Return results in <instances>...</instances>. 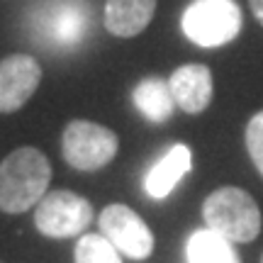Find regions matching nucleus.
<instances>
[{
    "instance_id": "f3484780",
    "label": "nucleus",
    "mask_w": 263,
    "mask_h": 263,
    "mask_svg": "<svg viewBox=\"0 0 263 263\" xmlns=\"http://www.w3.org/2000/svg\"><path fill=\"white\" fill-rule=\"evenodd\" d=\"M261 263H263V256H261Z\"/></svg>"
},
{
    "instance_id": "0eeeda50",
    "label": "nucleus",
    "mask_w": 263,
    "mask_h": 263,
    "mask_svg": "<svg viewBox=\"0 0 263 263\" xmlns=\"http://www.w3.org/2000/svg\"><path fill=\"white\" fill-rule=\"evenodd\" d=\"M100 234L127 258L144 261L154 254V234L132 207L127 205H107L100 212Z\"/></svg>"
},
{
    "instance_id": "1a4fd4ad",
    "label": "nucleus",
    "mask_w": 263,
    "mask_h": 263,
    "mask_svg": "<svg viewBox=\"0 0 263 263\" xmlns=\"http://www.w3.org/2000/svg\"><path fill=\"white\" fill-rule=\"evenodd\" d=\"M168 85L173 100L183 112L200 115L212 103L215 83H212V71L205 64H185L176 68L168 78Z\"/></svg>"
},
{
    "instance_id": "9b49d317",
    "label": "nucleus",
    "mask_w": 263,
    "mask_h": 263,
    "mask_svg": "<svg viewBox=\"0 0 263 263\" xmlns=\"http://www.w3.org/2000/svg\"><path fill=\"white\" fill-rule=\"evenodd\" d=\"M193 168V154L185 144L171 146L168 154L161 161H156L144 178V190L154 200H163L171 195V190L180 183V178Z\"/></svg>"
},
{
    "instance_id": "20e7f679",
    "label": "nucleus",
    "mask_w": 263,
    "mask_h": 263,
    "mask_svg": "<svg viewBox=\"0 0 263 263\" xmlns=\"http://www.w3.org/2000/svg\"><path fill=\"white\" fill-rule=\"evenodd\" d=\"M120 139L112 129L90 120H73L61 137L64 161L76 171H100L117 156Z\"/></svg>"
},
{
    "instance_id": "f8f14e48",
    "label": "nucleus",
    "mask_w": 263,
    "mask_h": 263,
    "mask_svg": "<svg viewBox=\"0 0 263 263\" xmlns=\"http://www.w3.org/2000/svg\"><path fill=\"white\" fill-rule=\"evenodd\" d=\"M134 105L149 122L156 124L166 122L173 115V107H176L168 81H163V78H144L134 88Z\"/></svg>"
},
{
    "instance_id": "ddd939ff",
    "label": "nucleus",
    "mask_w": 263,
    "mask_h": 263,
    "mask_svg": "<svg viewBox=\"0 0 263 263\" xmlns=\"http://www.w3.org/2000/svg\"><path fill=\"white\" fill-rule=\"evenodd\" d=\"M185 256L188 263H241L234 251V244L207 227L190 234Z\"/></svg>"
},
{
    "instance_id": "423d86ee",
    "label": "nucleus",
    "mask_w": 263,
    "mask_h": 263,
    "mask_svg": "<svg viewBox=\"0 0 263 263\" xmlns=\"http://www.w3.org/2000/svg\"><path fill=\"white\" fill-rule=\"evenodd\" d=\"M39 44L68 49L81 44L90 25V10L83 0H49L32 17Z\"/></svg>"
},
{
    "instance_id": "2eb2a0df",
    "label": "nucleus",
    "mask_w": 263,
    "mask_h": 263,
    "mask_svg": "<svg viewBox=\"0 0 263 263\" xmlns=\"http://www.w3.org/2000/svg\"><path fill=\"white\" fill-rule=\"evenodd\" d=\"M246 151L254 161L256 171L263 176V110L256 112L246 124Z\"/></svg>"
},
{
    "instance_id": "f03ea898",
    "label": "nucleus",
    "mask_w": 263,
    "mask_h": 263,
    "mask_svg": "<svg viewBox=\"0 0 263 263\" xmlns=\"http://www.w3.org/2000/svg\"><path fill=\"white\" fill-rule=\"evenodd\" d=\"M205 227L229 239L232 244H251L261 234V210L246 190L224 185L202 202Z\"/></svg>"
},
{
    "instance_id": "4468645a",
    "label": "nucleus",
    "mask_w": 263,
    "mask_h": 263,
    "mask_svg": "<svg viewBox=\"0 0 263 263\" xmlns=\"http://www.w3.org/2000/svg\"><path fill=\"white\" fill-rule=\"evenodd\" d=\"M120 256L103 234H81L76 244V263H122Z\"/></svg>"
},
{
    "instance_id": "9d476101",
    "label": "nucleus",
    "mask_w": 263,
    "mask_h": 263,
    "mask_svg": "<svg viewBox=\"0 0 263 263\" xmlns=\"http://www.w3.org/2000/svg\"><path fill=\"white\" fill-rule=\"evenodd\" d=\"M156 12V0H105V29L115 37H137L149 27Z\"/></svg>"
},
{
    "instance_id": "f257e3e1",
    "label": "nucleus",
    "mask_w": 263,
    "mask_h": 263,
    "mask_svg": "<svg viewBox=\"0 0 263 263\" xmlns=\"http://www.w3.org/2000/svg\"><path fill=\"white\" fill-rule=\"evenodd\" d=\"M51 166L34 146H20L0 163V210L20 215L47 195Z\"/></svg>"
},
{
    "instance_id": "dca6fc26",
    "label": "nucleus",
    "mask_w": 263,
    "mask_h": 263,
    "mask_svg": "<svg viewBox=\"0 0 263 263\" xmlns=\"http://www.w3.org/2000/svg\"><path fill=\"white\" fill-rule=\"evenodd\" d=\"M249 5H251V12H254V17L263 25V0H249Z\"/></svg>"
},
{
    "instance_id": "6e6552de",
    "label": "nucleus",
    "mask_w": 263,
    "mask_h": 263,
    "mask_svg": "<svg viewBox=\"0 0 263 263\" xmlns=\"http://www.w3.org/2000/svg\"><path fill=\"white\" fill-rule=\"evenodd\" d=\"M42 83V66L34 57L12 54L0 61V112H15Z\"/></svg>"
},
{
    "instance_id": "39448f33",
    "label": "nucleus",
    "mask_w": 263,
    "mask_h": 263,
    "mask_svg": "<svg viewBox=\"0 0 263 263\" xmlns=\"http://www.w3.org/2000/svg\"><path fill=\"white\" fill-rule=\"evenodd\" d=\"M93 222V205L78 193L54 190L34 205V227L49 239H71L85 234Z\"/></svg>"
},
{
    "instance_id": "7ed1b4c3",
    "label": "nucleus",
    "mask_w": 263,
    "mask_h": 263,
    "mask_svg": "<svg viewBox=\"0 0 263 263\" xmlns=\"http://www.w3.org/2000/svg\"><path fill=\"white\" fill-rule=\"evenodd\" d=\"M244 17L234 0H193L180 20L185 37L197 47H222L241 32Z\"/></svg>"
}]
</instances>
